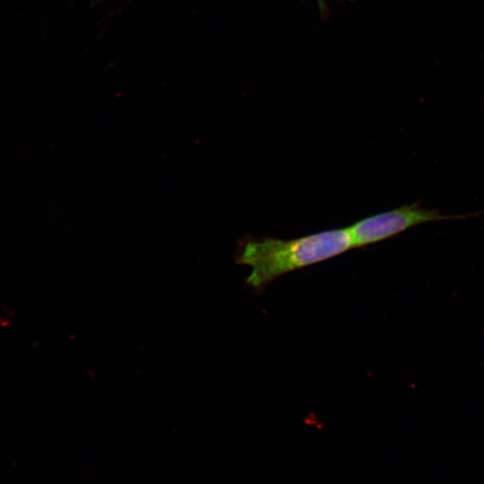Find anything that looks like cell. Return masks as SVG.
<instances>
[{
	"label": "cell",
	"instance_id": "6da1fadb",
	"mask_svg": "<svg viewBox=\"0 0 484 484\" xmlns=\"http://www.w3.org/2000/svg\"><path fill=\"white\" fill-rule=\"evenodd\" d=\"M352 247L349 229H335L289 240L246 239L239 244L236 261L251 267L246 282L261 290L283 274L330 259Z\"/></svg>",
	"mask_w": 484,
	"mask_h": 484
},
{
	"label": "cell",
	"instance_id": "7a4b0ae2",
	"mask_svg": "<svg viewBox=\"0 0 484 484\" xmlns=\"http://www.w3.org/2000/svg\"><path fill=\"white\" fill-rule=\"evenodd\" d=\"M471 214L445 215L436 209H428L419 203L404 204L399 208L364 218L348 228L353 247L393 238L415 226L438 220H464L478 216Z\"/></svg>",
	"mask_w": 484,
	"mask_h": 484
},
{
	"label": "cell",
	"instance_id": "3957f363",
	"mask_svg": "<svg viewBox=\"0 0 484 484\" xmlns=\"http://www.w3.org/2000/svg\"><path fill=\"white\" fill-rule=\"evenodd\" d=\"M317 1L320 4V8H324V0H317Z\"/></svg>",
	"mask_w": 484,
	"mask_h": 484
}]
</instances>
